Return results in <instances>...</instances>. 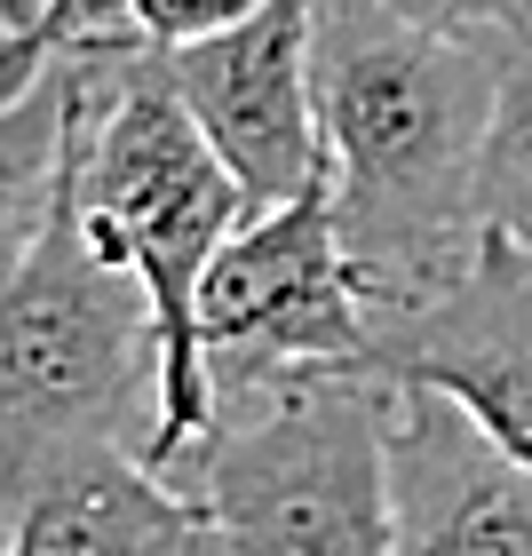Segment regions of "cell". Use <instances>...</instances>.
I'll list each match as a JSON object with an SVG mask.
<instances>
[{
    "mask_svg": "<svg viewBox=\"0 0 532 556\" xmlns=\"http://www.w3.org/2000/svg\"><path fill=\"white\" fill-rule=\"evenodd\" d=\"M373 374L445 390L517 462H532V263L485 231L429 302L373 318Z\"/></svg>",
    "mask_w": 532,
    "mask_h": 556,
    "instance_id": "obj_7",
    "label": "cell"
},
{
    "mask_svg": "<svg viewBox=\"0 0 532 556\" xmlns=\"http://www.w3.org/2000/svg\"><path fill=\"white\" fill-rule=\"evenodd\" d=\"M9 556H223V533L183 477L112 445L9 501Z\"/></svg>",
    "mask_w": 532,
    "mask_h": 556,
    "instance_id": "obj_9",
    "label": "cell"
},
{
    "mask_svg": "<svg viewBox=\"0 0 532 556\" xmlns=\"http://www.w3.org/2000/svg\"><path fill=\"white\" fill-rule=\"evenodd\" d=\"M390 493L397 556H532V462L445 390L397 382Z\"/></svg>",
    "mask_w": 532,
    "mask_h": 556,
    "instance_id": "obj_8",
    "label": "cell"
},
{
    "mask_svg": "<svg viewBox=\"0 0 532 556\" xmlns=\"http://www.w3.org/2000/svg\"><path fill=\"white\" fill-rule=\"evenodd\" d=\"M390 9L477 40H532V0H390Z\"/></svg>",
    "mask_w": 532,
    "mask_h": 556,
    "instance_id": "obj_13",
    "label": "cell"
},
{
    "mask_svg": "<svg viewBox=\"0 0 532 556\" xmlns=\"http://www.w3.org/2000/svg\"><path fill=\"white\" fill-rule=\"evenodd\" d=\"M104 9H119L151 48H183V40H207L223 24L255 16L263 0H104Z\"/></svg>",
    "mask_w": 532,
    "mask_h": 556,
    "instance_id": "obj_12",
    "label": "cell"
},
{
    "mask_svg": "<svg viewBox=\"0 0 532 556\" xmlns=\"http://www.w3.org/2000/svg\"><path fill=\"white\" fill-rule=\"evenodd\" d=\"M485 231L532 263V40H509L501 112L485 143Z\"/></svg>",
    "mask_w": 532,
    "mask_h": 556,
    "instance_id": "obj_10",
    "label": "cell"
},
{
    "mask_svg": "<svg viewBox=\"0 0 532 556\" xmlns=\"http://www.w3.org/2000/svg\"><path fill=\"white\" fill-rule=\"evenodd\" d=\"M199 342L215 390L302 366H373V302L334 215V175L255 207L223 239L199 287Z\"/></svg>",
    "mask_w": 532,
    "mask_h": 556,
    "instance_id": "obj_5",
    "label": "cell"
},
{
    "mask_svg": "<svg viewBox=\"0 0 532 556\" xmlns=\"http://www.w3.org/2000/svg\"><path fill=\"white\" fill-rule=\"evenodd\" d=\"M72 191H80L88 223L104 231V247L151 287V311H160L167 429L151 445V469L175 477L215 421L199 287H207V263L223 255V239L255 215V199L215 151V136L199 128V112L183 104L167 56L119 9H104V24H96V72H88L80 136H72Z\"/></svg>",
    "mask_w": 532,
    "mask_h": 556,
    "instance_id": "obj_2",
    "label": "cell"
},
{
    "mask_svg": "<svg viewBox=\"0 0 532 556\" xmlns=\"http://www.w3.org/2000/svg\"><path fill=\"white\" fill-rule=\"evenodd\" d=\"M88 16H104V0H9V64H0V96H16L48 64V48L80 33Z\"/></svg>",
    "mask_w": 532,
    "mask_h": 556,
    "instance_id": "obj_11",
    "label": "cell"
},
{
    "mask_svg": "<svg viewBox=\"0 0 532 556\" xmlns=\"http://www.w3.org/2000/svg\"><path fill=\"white\" fill-rule=\"evenodd\" d=\"M160 56L255 207H278L326 175L318 0H263L255 16L223 24L207 40L160 48Z\"/></svg>",
    "mask_w": 532,
    "mask_h": 556,
    "instance_id": "obj_6",
    "label": "cell"
},
{
    "mask_svg": "<svg viewBox=\"0 0 532 556\" xmlns=\"http://www.w3.org/2000/svg\"><path fill=\"white\" fill-rule=\"evenodd\" d=\"M167 429V334L151 287L88 223L72 167L33 239L9 247L0 302V501L80 453H143Z\"/></svg>",
    "mask_w": 532,
    "mask_h": 556,
    "instance_id": "obj_3",
    "label": "cell"
},
{
    "mask_svg": "<svg viewBox=\"0 0 532 556\" xmlns=\"http://www.w3.org/2000/svg\"><path fill=\"white\" fill-rule=\"evenodd\" d=\"M509 40L390 0H318V119L334 215L373 318L414 311L485 247V143Z\"/></svg>",
    "mask_w": 532,
    "mask_h": 556,
    "instance_id": "obj_1",
    "label": "cell"
},
{
    "mask_svg": "<svg viewBox=\"0 0 532 556\" xmlns=\"http://www.w3.org/2000/svg\"><path fill=\"white\" fill-rule=\"evenodd\" d=\"M390 406L397 382L373 366L223 382L175 477L207 501L223 556H397Z\"/></svg>",
    "mask_w": 532,
    "mask_h": 556,
    "instance_id": "obj_4",
    "label": "cell"
}]
</instances>
